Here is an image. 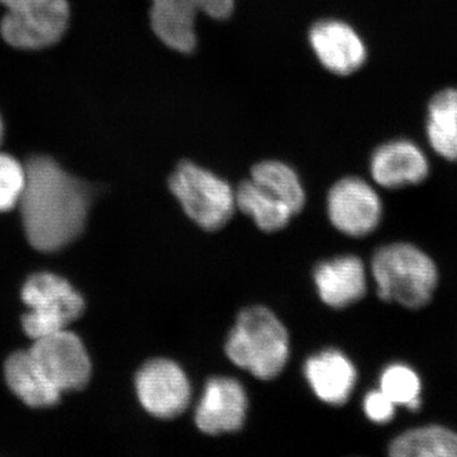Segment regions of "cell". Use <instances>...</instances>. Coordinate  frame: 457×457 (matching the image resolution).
I'll use <instances>...</instances> for the list:
<instances>
[{
	"instance_id": "8",
	"label": "cell",
	"mask_w": 457,
	"mask_h": 457,
	"mask_svg": "<svg viewBox=\"0 0 457 457\" xmlns=\"http://www.w3.org/2000/svg\"><path fill=\"white\" fill-rule=\"evenodd\" d=\"M140 404L159 420L179 417L191 402V384L186 372L174 361L150 360L135 378Z\"/></svg>"
},
{
	"instance_id": "21",
	"label": "cell",
	"mask_w": 457,
	"mask_h": 457,
	"mask_svg": "<svg viewBox=\"0 0 457 457\" xmlns=\"http://www.w3.org/2000/svg\"><path fill=\"white\" fill-rule=\"evenodd\" d=\"M381 392L392 399L394 404L408 407L411 402L420 399V381L416 372L405 365L389 366L380 378Z\"/></svg>"
},
{
	"instance_id": "14",
	"label": "cell",
	"mask_w": 457,
	"mask_h": 457,
	"mask_svg": "<svg viewBox=\"0 0 457 457\" xmlns=\"http://www.w3.org/2000/svg\"><path fill=\"white\" fill-rule=\"evenodd\" d=\"M305 378L321 402L343 405L350 399L357 371L347 356L337 350L314 354L305 363Z\"/></svg>"
},
{
	"instance_id": "6",
	"label": "cell",
	"mask_w": 457,
	"mask_h": 457,
	"mask_svg": "<svg viewBox=\"0 0 457 457\" xmlns=\"http://www.w3.org/2000/svg\"><path fill=\"white\" fill-rule=\"evenodd\" d=\"M69 22L68 0H27L3 17V38L18 49H42L62 38Z\"/></svg>"
},
{
	"instance_id": "26",
	"label": "cell",
	"mask_w": 457,
	"mask_h": 457,
	"mask_svg": "<svg viewBox=\"0 0 457 457\" xmlns=\"http://www.w3.org/2000/svg\"><path fill=\"white\" fill-rule=\"evenodd\" d=\"M0 137H2V121H0Z\"/></svg>"
},
{
	"instance_id": "23",
	"label": "cell",
	"mask_w": 457,
	"mask_h": 457,
	"mask_svg": "<svg viewBox=\"0 0 457 457\" xmlns=\"http://www.w3.org/2000/svg\"><path fill=\"white\" fill-rule=\"evenodd\" d=\"M363 411L372 422L384 425L393 420L395 414V404L381 390H374L365 396Z\"/></svg>"
},
{
	"instance_id": "3",
	"label": "cell",
	"mask_w": 457,
	"mask_h": 457,
	"mask_svg": "<svg viewBox=\"0 0 457 457\" xmlns=\"http://www.w3.org/2000/svg\"><path fill=\"white\" fill-rule=\"evenodd\" d=\"M371 272L381 300L396 302L409 309L427 305L438 281L431 258L407 243L378 249L372 258Z\"/></svg>"
},
{
	"instance_id": "4",
	"label": "cell",
	"mask_w": 457,
	"mask_h": 457,
	"mask_svg": "<svg viewBox=\"0 0 457 457\" xmlns=\"http://www.w3.org/2000/svg\"><path fill=\"white\" fill-rule=\"evenodd\" d=\"M168 185L188 218L204 230H219L233 218L236 192L212 170L194 162H180Z\"/></svg>"
},
{
	"instance_id": "9",
	"label": "cell",
	"mask_w": 457,
	"mask_h": 457,
	"mask_svg": "<svg viewBox=\"0 0 457 457\" xmlns=\"http://www.w3.org/2000/svg\"><path fill=\"white\" fill-rule=\"evenodd\" d=\"M328 215L341 233L365 237L378 228L383 204L374 188L357 177L338 180L328 195Z\"/></svg>"
},
{
	"instance_id": "13",
	"label": "cell",
	"mask_w": 457,
	"mask_h": 457,
	"mask_svg": "<svg viewBox=\"0 0 457 457\" xmlns=\"http://www.w3.org/2000/svg\"><path fill=\"white\" fill-rule=\"evenodd\" d=\"M314 279L321 302L330 308H345L366 294L365 266L354 255L318 264Z\"/></svg>"
},
{
	"instance_id": "15",
	"label": "cell",
	"mask_w": 457,
	"mask_h": 457,
	"mask_svg": "<svg viewBox=\"0 0 457 457\" xmlns=\"http://www.w3.org/2000/svg\"><path fill=\"white\" fill-rule=\"evenodd\" d=\"M198 12L187 0H152L150 22L156 37L182 54L196 49L195 21Z\"/></svg>"
},
{
	"instance_id": "20",
	"label": "cell",
	"mask_w": 457,
	"mask_h": 457,
	"mask_svg": "<svg viewBox=\"0 0 457 457\" xmlns=\"http://www.w3.org/2000/svg\"><path fill=\"white\" fill-rule=\"evenodd\" d=\"M251 179L290 207L294 215L303 209L305 191L290 165L278 161L261 162L252 168Z\"/></svg>"
},
{
	"instance_id": "19",
	"label": "cell",
	"mask_w": 457,
	"mask_h": 457,
	"mask_svg": "<svg viewBox=\"0 0 457 457\" xmlns=\"http://www.w3.org/2000/svg\"><path fill=\"white\" fill-rule=\"evenodd\" d=\"M389 453L394 457H457V433L441 426L411 429L390 444Z\"/></svg>"
},
{
	"instance_id": "7",
	"label": "cell",
	"mask_w": 457,
	"mask_h": 457,
	"mask_svg": "<svg viewBox=\"0 0 457 457\" xmlns=\"http://www.w3.org/2000/svg\"><path fill=\"white\" fill-rule=\"evenodd\" d=\"M29 352L60 392L82 390L88 384L92 365L79 337L64 329L35 339Z\"/></svg>"
},
{
	"instance_id": "18",
	"label": "cell",
	"mask_w": 457,
	"mask_h": 457,
	"mask_svg": "<svg viewBox=\"0 0 457 457\" xmlns=\"http://www.w3.org/2000/svg\"><path fill=\"white\" fill-rule=\"evenodd\" d=\"M236 204L240 212L251 216L257 227L267 233L281 230L294 216L290 207L252 179L240 183Z\"/></svg>"
},
{
	"instance_id": "2",
	"label": "cell",
	"mask_w": 457,
	"mask_h": 457,
	"mask_svg": "<svg viewBox=\"0 0 457 457\" xmlns=\"http://www.w3.org/2000/svg\"><path fill=\"white\" fill-rule=\"evenodd\" d=\"M228 359L260 380L269 381L284 371L290 339L281 320L264 306H249L237 315L225 343Z\"/></svg>"
},
{
	"instance_id": "25",
	"label": "cell",
	"mask_w": 457,
	"mask_h": 457,
	"mask_svg": "<svg viewBox=\"0 0 457 457\" xmlns=\"http://www.w3.org/2000/svg\"><path fill=\"white\" fill-rule=\"evenodd\" d=\"M27 0H0V4L4 5L8 11L11 9H16L21 7V5L25 4Z\"/></svg>"
},
{
	"instance_id": "11",
	"label": "cell",
	"mask_w": 457,
	"mask_h": 457,
	"mask_svg": "<svg viewBox=\"0 0 457 457\" xmlns=\"http://www.w3.org/2000/svg\"><path fill=\"white\" fill-rule=\"evenodd\" d=\"M309 42L320 64L337 75L359 71L368 59L365 42L353 27L339 20H321L309 32Z\"/></svg>"
},
{
	"instance_id": "16",
	"label": "cell",
	"mask_w": 457,
	"mask_h": 457,
	"mask_svg": "<svg viewBox=\"0 0 457 457\" xmlns=\"http://www.w3.org/2000/svg\"><path fill=\"white\" fill-rule=\"evenodd\" d=\"M4 375L9 389L29 407H51L62 396V392L42 372L29 350L11 354L5 361Z\"/></svg>"
},
{
	"instance_id": "12",
	"label": "cell",
	"mask_w": 457,
	"mask_h": 457,
	"mask_svg": "<svg viewBox=\"0 0 457 457\" xmlns=\"http://www.w3.org/2000/svg\"><path fill=\"white\" fill-rule=\"evenodd\" d=\"M372 179L384 188L420 185L429 171L425 153L409 140H394L375 150L370 163Z\"/></svg>"
},
{
	"instance_id": "5",
	"label": "cell",
	"mask_w": 457,
	"mask_h": 457,
	"mask_svg": "<svg viewBox=\"0 0 457 457\" xmlns=\"http://www.w3.org/2000/svg\"><path fill=\"white\" fill-rule=\"evenodd\" d=\"M29 312L22 318L23 330L32 341L68 329L84 311L82 295L54 273H36L22 288Z\"/></svg>"
},
{
	"instance_id": "10",
	"label": "cell",
	"mask_w": 457,
	"mask_h": 457,
	"mask_svg": "<svg viewBox=\"0 0 457 457\" xmlns=\"http://www.w3.org/2000/svg\"><path fill=\"white\" fill-rule=\"evenodd\" d=\"M248 398L236 378H212L207 381L196 408L195 422L210 436L239 431L245 422Z\"/></svg>"
},
{
	"instance_id": "1",
	"label": "cell",
	"mask_w": 457,
	"mask_h": 457,
	"mask_svg": "<svg viewBox=\"0 0 457 457\" xmlns=\"http://www.w3.org/2000/svg\"><path fill=\"white\" fill-rule=\"evenodd\" d=\"M25 168L20 204L27 239L37 251H59L82 234L90 189L49 156H33Z\"/></svg>"
},
{
	"instance_id": "24",
	"label": "cell",
	"mask_w": 457,
	"mask_h": 457,
	"mask_svg": "<svg viewBox=\"0 0 457 457\" xmlns=\"http://www.w3.org/2000/svg\"><path fill=\"white\" fill-rule=\"evenodd\" d=\"M197 12L213 20H227L234 11V0H187Z\"/></svg>"
},
{
	"instance_id": "17",
	"label": "cell",
	"mask_w": 457,
	"mask_h": 457,
	"mask_svg": "<svg viewBox=\"0 0 457 457\" xmlns=\"http://www.w3.org/2000/svg\"><path fill=\"white\" fill-rule=\"evenodd\" d=\"M429 145L446 161L457 162V89L441 90L431 99L427 114Z\"/></svg>"
},
{
	"instance_id": "22",
	"label": "cell",
	"mask_w": 457,
	"mask_h": 457,
	"mask_svg": "<svg viewBox=\"0 0 457 457\" xmlns=\"http://www.w3.org/2000/svg\"><path fill=\"white\" fill-rule=\"evenodd\" d=\"M25 185V165L0 153V212H8L20 204Z\"/></svg>"
}]
</instances>
